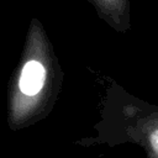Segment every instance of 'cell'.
Listing matches in <instances>:
<instances>
[{
	"label": "cell",
	"instance_id": "obj_1",
	"mask_svg": "<svg viewBox=\"0 0 158 158\" xmlns=\"http://www.w3.org/2000/svg\"><path fill=\"white\" fill-rule=\"evenodd\" d=\"M46 70L43 65L37 60L27 62L21 72L20 77V90L26 95L37 94L44 83Z\"/></svg>",
	"mask_w": 158,
	"mask_h": 158
},
{
	"label": "cell",
	"instance_id": "obj_2",
	"mask_svg": "<svg viewBox=\"0 0 158 158\" xmlns=\"http://www.w3.org/2000/svg\"><path fill=\"white\" fill-rule=\"evenodd\" d=\"M104 1H106V2H111V1H114V0H104Z\"/></svg>",
	"mask_w": 158,
	"mask_h": 158
}]
</instances>
